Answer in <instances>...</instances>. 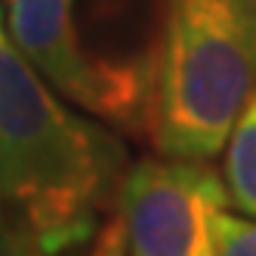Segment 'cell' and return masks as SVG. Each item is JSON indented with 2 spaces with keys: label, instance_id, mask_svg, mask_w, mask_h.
Instances as JSON below:
<instances>
[{
  "label": "cell",
  "instance_id": "obj_1",
  "mask_svg": "<svg viewBox=\"0 0 256 256\" xmlns=\"http://www.w3.org/2000/svg\"><path fill=\"white\" fill-rule=\"evenodd\" d=\"M126 170L124 142L71 112L0 12V228L44 256L84 250L118 210Z\"/></svg>",
  "mask_w": 256,
  "mask_h": 256
},
{
  "label": "cell",
  "instance_id": "obj_5",
  "mask_svg": "<svg viewBox=\"0 0 256 256\" xmlns=\"http://www.w3.org/2000/svg\"><path fill=\"white\" fill-rule=\"evenodd\" d=\"M226 188L232 204L256 219V93L226 142Z\"/></svg>",
  "mask_w": 256,
  "mask_h": 256
},
{
  "label": "cell",
  "instance_id": "obj_7",
  "mask_svg": "<svg viewBox=\"0 0 256 256\" xmlns=\"http://www.w3.org/2000/svg\"><path fill=\"white\" fill-rule=\"evenodd\" d=\"M90 256H126V241H124V226L118 210L112 213V219L102 226V232L93 241V253Z\"/></svg>",
  "mask_w": 256,
  "mask_h": 256
},
{
  "label": "cell",
  "instance_id": "obj_8",
  "mask_svg": "<svg viewBox=\"0 0 256 256\" xmlns=\"http://www.w3.org/2000/svg\"><path fill=\"white\" fill-rule=\"evenodd\" d=\"M0 256H44V253L34 250L28 241H22V238H16V234L0 228Z\"/></svg>",
  "mask_w": 256,
  "mask_h": 256
},
{
  "label": "cell",
  "instance_id": "obj_6",
  "mask_svg": "<svg viewBox=\"0 0 256 256\" xmlns=\"http://www.w3.org/2000/svg\"><path fill=\"white\" fill-rule=\"evenodd\" d=\"M216 244L219 256H256V219L222 210L216 216Z\"/></svg>",
  "mask_w": 256,
  "mask_h": 256
},
{
  "label": "cell",
  "instance_id": "obj_4",
  "mask_svg": "<svg viewBox=\"0 0 256 256\" xmlns=\"http://www.w3.org/2000/svg\"><path fill=\"white\" fill-rule=\"evenodd\" d=\"M4 22L16 50L62 99L118 130H148V120L96 59V34L84 25V0H6Z\"/></svg>",
  "mask_w": 256,
  "mask_h": 256
},
{
  "label": "cell",
  "instance_id": "obj_3",
  "mask_svg": "<svg viewBox=\"0 0 256 256\" xmlns=\"http://www.w3.org/2000/svg\"><path fill=\"white\" fill-rule=\"evenodd\" d=\"M228 200L207 160L160 154L133 164L118 198L126 256H219L216 216Z\"/></svg>",
  "mask_w": 256,
  "mask_h": 256
},
{
  "label": "cell",
  "instance_id": "obj_2",
  "mask_svg": "<svg viewBox=\"0 0 256 256\" xmlns=\"http://www.w3.org/2000/svg\"><path fill=\"white\" fill-rule=\"evenodd\" d=\"M256 93V0H160L152 139L213 160Z\"/></svg>",
  "mask_w": 256,
  "mask_h": 256
}]
</instances>
